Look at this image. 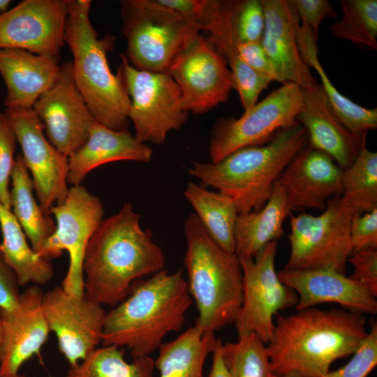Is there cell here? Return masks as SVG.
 Here are the masks:
<instances>
[{"instance_id":"obj_8","label":"cell","mask_w":377,"mask_h":377,"mask_svg":"<svg viewBox=\"0 0 377 377\" xmlns=\"http://www.w3.org/2000/svg\"><path fill=\"white\" fill-rule=\"evenodd\" d=\"M355 212L341 196H334L320 215L290 213V253L283 269H329L346 274L353 252L350 226Z\"/></svg>"},{"instance_id":"obj_32","label":"cell","mask_w":377,"mask_h":377,"mask_svg":"<svg viewBox=\"0 0 377 377\" xmlns=\"http://www.w3.org/2000/svg\"><path fill=\"white\" fill-rule=\"evenodd\" d=\"M121 348H96L85 359L70 366L66 377H153L154 360L150 356L124 360Z\"/></svg>"},{"instance_id":"obj_33","label":"cell","mask_w":377,"mask_h":377,"mask_svg":"<svg viewBox=\"0 0 377 377\" xmlns=\"http://www.w3.org/2000/svg\"><path fill=\"white\" fill-rule=\"evenodd\" d=\"M341 199L355 212L363 214L377 208V153L363 142L355 161L342 176Z\"/></svg>"},{"instance_id":"obj_39","label":"cell","mask_w":377,"mask_h":377,"mask_svg":"<svg viewBox=\"0 0 377 377\" xmlns=\"http://www.w3.org/2000/svg\"><path fill=\"white\" fill-rule=\"evenodd\" d=\"M348 262L353 266L349 276L364 286L374 297L377 296V249L353 252Z\"/></svg>"},{"instance_id":"obj_23","label":"cell","mask_w":377,"mask_h":377,"mask_svg":"<svg viewBox=\"0 0 377 377\" xmlns=\"http://www.w3.org/2000/svg\"><path fill=\"white\" fill-rule=\"evenodd\" d=\"M237 1L208 0L200 24L209 32V40L225 58L231 71L234 89L237 90L244 110L253 107L260 93L272 82L250 68L239 54L234 17Z\"/></svg>"},{"instance_id":"obj_31","label":"cell","mask_w":377,"mask_h":377,"mask_svg":"<svg viewBox=\"0 0 377 377\" xmlns=\"http://www.w3.org/2000/svg\"><path fill=\"white\" fill-rule=\"evenodd\" d=\"M184 195L214 242L224 251L235 253V226L239 213L232 200L193 182L187 183Z\"/></svg>"},{"instance_id":"obj_13","label":"cell","mask_w":377,"mask_h":377,"mask_svg":"<svg viewBox=\"0 0 377 377\" xmlns=\"http://www.w3.org/2000/svg\"><path fill=\"white\" fill-rule=\"evenodd\" d=\"M167 72L178 85L187 112H208L226 102L234 89L226 60L200 34L177 53Z\"/></svg>"},{"instance_id":"obj_21","label":"cell","mask_w":377,"mask_h":377,"mask_svg":"<svg viewBox=\"0 0 377 377\" xmlns=\"http://www.w3.org/2000/svg\"><path fill=\"white\" fill-rule=\"evenodd\" d=\"M302 91V106L296 121L306 131L308 145L346 169L357 156L367 135L357 136L342 124L320 84Z\"/></svg>"},{"instance_id":"obj_15","label":"cell","mask_w":377,"mask_h":377,"mask_svg":"<svg viewBox=\"0 0 377 377\" xmlns=\"http://www.w3.org/2000/svg\"><path fill=\"white\" fill-rule=\"evenodd\" d=\"M43 309L50 332L55 334L59 349L70 366L85 359L101 343L107 313L103 305L56 286L43 295Z\"/></svg>"},{"instance_id":"obj_45","label":"cell","mask_w":377,"mask_h":377,"mask_svg":"<svg viewBox=\"0 0 377 377\" xmlns=\"http://www.w3.org/2000/svg\"><path fill=\"white\" fill-rule=\"evenodd\" d=\"M221 344V340L218 339L216 346L212 353V364L207 377H230L223 358Z\"/></svg>"},{"instance_id":"obj_48","label":"cell","mask_w":377,"mask_h":377,"mask_svg":"<svg viewBox=\"0 0 377 377\" xmlns=\"http://www.w3.org/2000/svg\"><path fill=\"white\" fill-rule=\"evenodd\" d=\"M1 320H0V346H1Z\"/></svg>"},{"instance_id":"obj_6","label":"cell","mask_w":377,"mask_h":377,"mask_svg":"<svg viewBox=\"0 0 377 377\" xmlns=\"http://www.w3.org/2000/svg\"><path fill=\"white\" fill-rule=\"evenodd\" d=\"M187 286L198 309L195 325L214 332L235 323L243 300V275L236 253L221 249L195 213L184 223Z\"/></svg>"},{"instance_id":"obj_36","label":"cell","mask_w":377,"mask_h":377,"mask_svg":"<svg viewBox=\"0 0 377 377\" xmlns=\"http://www.w3.org/2000/svg\"><path fill=\"white\" fill-rule=\"evenodd\" d=\"M377 365V324L370 331L343 367L329 371L325 377H367Z\"/></svg>"},{"instance_id":"obj_41","label":"cell","mask_w":377,"mask_h":377,"mask_svg":"<svg viewBox=\"0 0 377 377\" xmlns=\"http://www.w3.org/2000/svg\"><path fill=\"white\" fill-rule=\"evenodd\" d=\"M302 23L307 24L318 39L320 23L326 18L334 17L337 12L327 0H288Z\"/></svg>"},{"instance_id":"obj_40","label":"cell","mask_w":377,"mask_h":377,"mask_svg":"<svg viewBox=\"0 0 377 377\" xmlns=\"http://www.w3.org/2000/svg\"><path fill=\"white\" fill-rule=\"evenodd\" d=\"M350 239L353 252L377 249V208L363 214L354 213L350 226Z\"/></svg>"},{"instance_id":"obj_4","label":"cell","mask_w":377,"mask_h":377,"mask_svg":"<svg viewBox=\"0 0 377 377\" xmlns=\"http://www.w3.org/2000/svg\"><path fill=\"white\" fill-rule=\"evenodd\" d=\"M307 144L306 131L297 122L279 130L267 143L239 149L218 163L193 161L188 172L202 186L230 197L239 214L258 211L269 199L281 172Z\"/></svg>"},{"instance_id":"obj_47","label":"cell","mask_w":377,"mask_h":377,"mask_svg":"<svg viewBox=\"0 0 377 377\" xmlns=\"http://www.w3.org/2000/svg\"><path fill=\"white\" fill-rule=\"evenodd\" d=\"M5 377H27V376L24 374L17 373L16 374L10 375V376H5Z\"/></svg>"},{"instance_id":"obj_11","label":"cell","mask_w":377,"mask_h":377,"mask_svg":"<svg viewBox=\"0 0 377 377\" xmlns=\"http://www.w3.org/2000/svg\"><path fill=\"white\" fill-rule=\"evenodd\" d=\"M56 219V230L47 240L40 256L50 260L62 251L69 256L67 273L61 287L75 297L84 295L83 263L89 241L102 221L103 205L100 199L79 184L69 188L64 202L49 211Z\"/></svg>"},{"instance_id":"obj_9","label":"cell","mask_w":377,"mask_h":377,"mask_svg":"<svg viewBox=\"0 0 377 377\" xmlns=\"http://www.w3.org/2000/svg\"><path fill=\"white\" fill-rule=\"evenodd\" d=\"M120 59L118 73L131 100L128 119L135 137L142 142L165 143L168 132L181 128L188 118L178 85L168 72L136 68L124 54Z\"/></svg>"},{"instance_id":"obj_38","label":"cell","mask_w":377,"mask_h":377,"mask_svg":"<svg viewBox=\"0 0 377 377\" xmlns=\"http://www.w3.org/2000/svg\"><path fill=\"white\" fill-rule=\"evenodd\" d=\"M16 137L6 114L0 112V203L11 209L9 184L15 164Z\"/></svg>"},{"instance_id":"obj_18","label":"cell","mask_w":377,"mask_h":377,"mask_svg":"<svg viewBox=\"0 0 377 377\" xmlns=\"http://www.w3.org/2000/svg\"><path fill=\"white\" fill-rule=\"evenodd\" d=\"M343 172L330 156L307 144L277 180L290 213L306 209L325 210L330 199L342 195Z\"/></svg>"},{"instance_id":"obj_28","label":"cell","mask_w":377,"mask_h":377,"mask_svg":"<svg viewBox=\"0 0 377 377\" xmlns=\"http://www.w3.org/2000/svg\"><path fill=\"white\" fill-rule=\"evenodd\" d=\"M0 227L3 240L0 251L15 272L20 286H43L54 276L50 260L40 257L27 242L25 234L11 212L0 203Z\"/></svg>"},{"instance_id":"obj_30","label":"cell","mask_w":377,"mask_h":377,"mask_svg":"<svg viewBox=\"0 0 377 377\" xmlns=\"http://www.w3.org/2000/svg\"><path fill=\"white\" fill-rule=\"evenodd\" d=\"M11 183L13 214L30 240L31 248L40 256L45 242L55 232L56 223L37 204L33 195V181L21 154L15 158Z\"/></svg>"},{"instance_id":"obj_14","label":"cell","mask_w":377,"mask_h":377,"mask_svg":"<svg viewBox=\"0 0 377 377\" xmlns=\"http://www.w3.org/2000/svg\"><path fill=\"white\" fill-rule=\"evenodd\" d=\"M5 113L31 173L39 205L50 215V209L63 203L68 195V158L46 139L45 126L33 108L6 109Z\"/></svg>"},{"instance_id":"obj_27","label":"cell","mask_w":377,"mask_h":377,"mask_svg":"<svg viewBox=\"0 0 377 377\" xmlns=\"http://www.w3.org/2000/svg\"><path fill=\"white\" fill-rule=\"evenodd\" d=\"M298 49L304 63L315 69L322 87L334 112L342 124L353 133L362 137L369 130L377 128V109L365 108L343 96L328 78L318 59V38L312 29L305 24L296 29Z\"/></svg>"},{"instance_id":"obj_46","label":"cell","mask_w":377,"mask_h":377,"mask_svg":"<svg viewBox=\"0 0 377 377\" xmlns=\"http://www.w3.org/2000/svg\"><path fill=\"white\" fill-rule=\"evenodd\" d=\"M11 3L10 0H0V13H3L8 10Z\"/></svg>"},{"instance_id":"obj_19","label":"cell","mask_w":377,"mask_h":377,"mask_svg":"<svg viewBox=\"0 0 377 377\" xmlns=\"http://www.w3.org/2000/svg\"><path fill=\"white\" fill-rule=\"evenodd\" d=\"M43 295L40 286L31 285L20 294L16 310L0 311V377L19 373L47 341L50 330L43 309Z\"/></svg>"},{"instance_id":"obj_43","label":"cell","mask_w":377,"mask_h":377,"mask_svg":"<svg viewBox=\"0 0 377 377\" xmlns=\"http://www.w3.org/2000/svg\"><path fill=\"white\" fill-rule=\"evenodd\" d=\"M19 283L14 270L6 263L0 251V311L11 312L20 304Z\"/></svg>"},{"instance_id":"obj_16","label":"cell","mask_w":377,"mask_h":377,"mask_svg":"<svg viewBox=\"0 0 377 377\" xmlns=\"http://www.w3.org/2000/svg\"><path fill=\"white\" fill-rule=\"evenodd\" d=\"M67 15V0H24L0 14V49L59 60Z\"/></svg>"},{"instance_id":"obj_17","label":"cell","mask_w":377,"mask_h":377,"mask_svg":"<svg viewBox=\"0 0 377 377\" xmlns=\"http://www.w3.org/2000/svg\"><path fill=\"white\" fill-rule=\"evenodd\" d=\"M33 109L45 126L49 142L68 158L86 142L95 121L75 85L72 61L61 65L55 83Z\"/></svg>"},{"instance_id":"obj_25","label":"cell","mask_w":377,"mask_h":377,"mask_svg":"<svg viewBox=\"0 0 377 377\" xmlns=\"http://www.w3.org/2000/svg\"><path fill=\"white\" fill-rule=\"evenodd\" d=\"M153 151L128 129L114 131L94 121L87 140L68 158L67 182L79 185L93 169L107 163L135 161L148 163Z\"/></svg>"},{"instance_id":"obj_3","label":"cell","mask_w":377,"mask_h":377,"mask_svg":"<svg viewBox=\"0 0 377 377\" xmlns=\"http://www.w3.org/2000/svg\"><path fill=\"white\" fill-rule=\"evenodd\" d=\"M192 301L181 269L138 279L127 297L107 312L101 344L126 347L133 358L149 356L168 333L182 329Z\"/></svg>"},{"instance_id":"obj_10","label":"cell","mask_w":377,"mask_h":377,"mask_svg":"<svg viewBox=\"0 0 377 377\" xmlns=\"http://www.w3.org/2000/svg\"><path fill=\"white\" fill-rule=\"evenodd\" d=\"M302 106V89L287 82L244 111L241 117L218 119L210 133V162L218 163L244 147L267 143L279 130L297 122Z\"/></svg>"},{"instance_id":"obj_20","label":"cell","mask_w":377,"mask_h":377,"mask_svg":"<svg viewBox=\"0 0 377 377\" xmlns=\"http://www.w3.org/2000/svg\"><path fill=\"white\" fill-rule=\"evenodd\" d=\"M279 279L299 295L296 310L322 303H337L344 309L361 314L377 312V300L364 286L329 269L286 270L277 272Z\"/></svg>"},{"instance_id":"obj_7","label":"cell","mask_w":377,"mask_h":377,"mask_svg":"<svg viewBox=\"0 0 377 377\" xmlns=\"http://www.w3.org/2000/svg\"><path fill=\"white\" fill-rule=\"evenodd\" d=\"M126 57L136 68L167 72L177 53L202 30L155 0L121 1Z\"/></svg>"},{"instance_id":"obj_2","label":"cell","mask_w":377,"mask_h":377,"mask_svg":"<svg viewBox=\"0 0 377 377\" xmlns=\"http://www.w3.org/2000/svg\"><path fill=\"white\" fill-rule=\"evenodd\" d=\"M364 314L316 306L276 314L266 345L274 375L325 377L334 361L353 355L367 332Z\"/></svg>"},{"instance_id":"obj_29","label":"cell","mask_w":377,"mask_h":377,"mask_svg":"<svg viewBox=\"0 0 377 377\" xmlns=\"http://www.w3.org/2000/svg\"><path fill=\"white\" fill-rule=\"evenodd\" d=\"M217 339L214 332H203L193 326L163 343L154 360L160 377H204L205 360L214 350Z\"/></svg>"},{"instance_id":"obj_44","label":"cell","mask_w":377,"mask_h":377,"mask_svg":"<svg viewBox=\"0 0 377 377\" xmlns=\"http://www.w3.org/2000/svg\"><path fill=\"white\" fill-rule=\"evenodd\" d=\"M186 19L200 24L205 13L208 0H155Z\"/></svg>"},{"instance_id":"obj_1","label":"cell","mask_w":377,"mask_h":377,"mask_svg":"<svg viewBox=\"0 0 377 377\" xmlns=\"http://www.w3.org/2000/svg\"><path fill=\"white\" fill-rule=\"evenodd\" d=\"M140 216L126 202L105 219L91 237L84 263V296L101 305L115 306L128 295L133 283L163 270L165 258L142 229Z\"/></svg>"},{"instance_id":"obj_24","label":"cell","mask_w":377,"mask_h":377,"mask_svg":"<svg viewBox=\"0 0 377 377\" xmlns=\"http://www.w3.org/2000/svg\"><path fill=\"white\" fill-rule=\"evenodd\" d=\"M59 60L21 49H0V73L7 88L6 109H31L57 80Z\"/></svg>"},{"instance_id":"obj_22","label":"cell","mask_w":377,"mask_h":377,"mask_svg":"<svg viewBox=\"0 0 377 377\" xmlns=\"http://www.w3.org/2000/svg\"><path fill=\"white\" fill-rule=\"evenodd\" d=\"M265 14L263 48L277 70L282 84L302 89L319 84L300 55L296 39L299 19L288 0H260Z\"/></svg>"},{"instance_id":"obj_12","label":"cell","mask_w":377,"mask_h":377,"mask_svg":"<svg viewBox=\"0 0 377 377\" xmlns=\"http://www.w3.org/2000/svg\"><path fill=\"white\" fill-rule=\"evenodd\" d=\"M277 246V240L268 243L253 258L237 255L242 269L243 300L236 328L238 333L253 332L266 345L272 337L274 316L298 302L296 292L276 272Z\"/></svg>"},{"instance_id":"obj_42","label":"cell","mask_w":377,"mask_h":377,"mask_svg":"<svg viewBox=\"0 0 377 377\" xmlns=\"http://www.w3.org/2000/svg\"><path fill=\"white\" fill-rule=\"evenodd\" d=\"M237 48L242 60L258 73L269 78L272 82L282 84L281 78L272 60L265 52L261 40L238 43Z\"/></svg>"},{"instance_id":"obj_49","label":"cell","mask_w":377,"mask_h":377,"mask_svg":"<svg viewBox=\"0 0 377 377\" xmlns=\"http://www.w3.org/2000/svg\"><path fill=\"white\" fill-rule=\"evenodd\" d=\"M273 377H289V376H279L274 375Z\"/></svg>"},{"instance_id":"obj_35","label":"cell","mask_w":377,"mask_h":377,"mask_svg":"<svg viewBox=\"0 0 377 377\" xmlns=\"http://www.w3.org/2000/svg\"><path fill=\"white\" fill-rule=\"evenodd\" d=\"M230 377H273L266 344L253 332L238 333L235 342L221 344Z\"/></svg>"},{"instance_id":"obj_37","label":"cell","mask_w":377,"mask_h":377,"mask_svg":"<svg viewBox=\"0 0 377 377\" xmlns=\"http://www.w3.org/2000/svg\"><path fill=\"white\" fill-rule=\"evenodd\" d=\"M234 23L239 43L261 40L265 14L260 0L237 1Z\"/></svg>"},{"instance_id":"obj_26","label":"cell","mask_w":377,"mask_h":377,"mask_svg":"<svg viewBox=\"0 0 377 377\" xmlns=\"http://www.w3.org/2000/svg\"><path fill=\"white\" fill-rule=\"evenodd\" d=\"M290 214L286 193L276 181L263 208L238 214L235 226V253L253 258L265 245L284 235L283 223Z\"/></svg>"},{"instance_id":"obj_34","label":"cell","mask_w":377,"mask_h":377,"mask_svg":"<svg viewBox=\"0 0 377 377\" xmlns=\"http://www.w3.org/2000/svg\"><path fill=\"white\" fill-rule=\"evenodd\" d=\"M343 15L330 27L334 38L348 40L360 47L377 49V1L341 0Z\"/></svg>"},{"instance_id":"obj_5","label":"cell","mask_w":377,"mask_h":377,"mask_svg":"<svg viewBox=\"0 0 377 377\" xmlns=\"http://www.w3.org/2000/svg\"><path fill=\"white\" fill-rule=\"evenodd\" d=\"M64 42L73 59V78L94 119L114 131L128 125L130 98L119 73H112L107 54L115 37L100 38L89 19L90 0H67Z\"/></svg>"}]
</instances>
